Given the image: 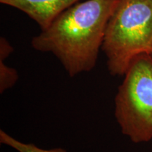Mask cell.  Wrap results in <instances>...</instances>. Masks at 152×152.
I'll list each match as a JSON object with an SVG mask.
<instances>
[{
    "label": "cell",
    "instance_id": "1",
    "mask_svg": "<svg viewBox=\"0 0 152 152\" xmlns=\"http://www.w3.org/2000/svg\"><path fill=\"white\" fill-rule=\"evenodd\" d=\"M119 0H87L63 11L33 37L31 45L58 58L70 77L93 70L108 22Z\"/></svg>",
    "mask_w": 152,
    "mask_h": 152
},
{
    "label": "cell",
    "instance_id": "2",
    "mask_svg": "<svg viewBox=\"0 0 152 152\" xmlns=\"http://www.w3.org/2000/svg\"><path fill=\"white\" fill-rule=\"evenodd\" d=\"M102 50L113 76L124 75L141 54L152 53V0H119L106 27Z\"/></svg>",
    "mask_w": 152,
    "mask_h": 152
},
{
    "label": "cell",
    "instance_id": "3",
    "mask_svg": "<svg viewBox=\"0 0 152 152\" xmlns=\"http://www.w3.org/2000/svg\"><path fill=\"white\" fill-rule=\"evenodd\" d=\"M115 97V117L121 132L134 143L152 140V56L134 57Z\"/></svg>",
    "mask_w": 152,
    "mask_h": 152
},
{
    "label": "cell",
    "instance_id": "4",
    "mask_svg": "<svg viewBox=\"0 0 152 152\" xmlns=\"http://www.w3.org/2000/svg\"><path fill=\"white\" fill-rule=\"evenodd\" d=\"M79 0H0L2 4L14 7L33 19L41 30L50 26L63 11Z\"/></svg>",
    "mask_w": 152,
    "mask_h": 152
},
{
    "label": "cell",
    "instance_id": "5",
    "mask_svg": "<svg viewBox=\"0 0 152 152\" xmlns=\"http://www.w3.org/2000/svg\"><path fill=\"white\" fill-rule=\"evenodd\" d=\"M0 143L11 147L17 152H67L61 147L46 149L37 147L35 144L19 141L2 130H0Z\"/></svg>",
    "mask_w": 152,
    "mask_h": 152
},
{
    "label": "cell",
    "instance_id": "6",
    "mask_svg": "<svg viewBox=\"0 0 152 152\" xmlns=\"http://www.w3.org/2000/svg\"><path fill=\"white\" fill-rule=\"evenodd\" d=\"M18 80V74L16 70L7 66L5 60L0 58V93L2 94L14 87Z\"/></svg>",
    "mask_w": 152,
    "mask_h": 152
},
{
    "label": "cell",
    "instance_id": "7",
    "mask_svg": "<svg viewBox=\"0 0 152 152\" xmlns=\"http://www.w3.org/2000/svg\"><path fill=\"white\" fill-rule=\"evenodd\" d=\"M14 52V48L9 42L5 37L0 38V58L6 60L11 53Z\"/></svg>",
    "mask_w": 152,
    "mask_h": 152
},
{
    "label": "cell",
    "instance_id": "8",
    "mask_svg": "<svg viewBox=\"0 0 152 152\" xmlns=\"http://www.w3.org/2000/svg\"><path fill=\"white\" fill-rule=\"evenodd\" d=\"M151 56H152V53H151Z\"/></svg>",
    "mask_w": 152,
    "mask_h": 152
}]
</instances>
